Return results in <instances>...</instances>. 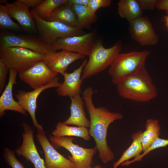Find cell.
I'll return each instance as SVG.
<instances>
[{
	"mask_svg": "<svg viewBox=\"0 0 168 168\" xmlns=\"http://www.w3.org/2000/svg\"><path fill=\"white\" fill-rule=\"evenodd\" d=\"M150 53L149 50H144L119 54L108 71L113 84L116 85L145 67L146 61Z\"/></svg>",
	"mask_w": 168,
	"mask_h": 168,
	"instance_id": "3957f363",
	"label": "cell"
},
{
	"mask_svg": "<svg viewBox=\"0 0 168 168\" xmlns=\"http://www.w3.org/2000/svg\"><path fill=\"white\" fill-rule=\"evenodd\" d=\"M163 21L164 22L168 30V11H166V15L163 18Z\"/></svg>",
	"mask_w": 168,
	"mask_h": 168,
	"instance_id": "e575fe53",
	"label": "cell"
},
{
	"mask_svg": "<svg viewBox=\"0 0 168 168\" xmlns=\"http://www.w3.org/2000/svg\"><path fill=\"white\" fill-rule=\"evenodd\" d=\"M45 20L58 22L71 27L78 28L75 12L72 7L68 4L56 8Z\"/></svg>",
	"mask_w": 168,
	"mask_h": 168,
	"instance_id": "ffe728a7",
	"label": "cell"
},
{
	"mask_svg": "<svg viewBox=\"0 0 168 168\" xmlns=\"http://www.w3.org/2000/svg\"><path fill=\"white\" fill-rule=\"evenodd\" d=\"M5 5L11 17L16 21L23 30L29 32L37 30L35 21L26 4L20 0H17Z\"/></svg>",
	"mask_w": 168,
	"mask_h": 168,
	"instance_id": "e0dca14e",
	"label": "cell"
},
{
	"mask_svg": "<svg viewBox=\"0 0 168 168\" xmlns=\"http://www.w3.org/2000/svg\"><path fill=\"white\" fill-rule=\"evenodd\" d=\"M52 134L56 137H76L86 141L91 139L87 128L69 126L63 122H58Z\"/></svg>",
	"mask_w": 168,
	"mask_h": 168,
	"instance_id": "7402d4cb",
	"label": "cell"
},
{
	"mask_svg": "<svg viewBox=\"0 0 168 168\" xmlns=\"http://www.w3.org/2000/svg\"><path fill=\"white\" fill-rule=\"evenodd\" d=\"M120 41L116 42L111 47L105 48L101 41L95 42L89 58L82 72L83 80L95 75L110 67L121 49Z\"/></svg>",
	"mask_w": 168,
	"mask_h": 168,
	"instance_id": "277c9868",
	"label": "cell"
},
{
	"mask_svg": "<svg viewBox=\"0 0 168 168\" xmlns=\"http://www.w3.org/2000/svg\"><path fill=\"white\" fill-rule=\"evenodd\" d=\"M145 127L146 130L143 132L142 139L143 152L159 138L160 129L158 121L157 119H148Z\"/></svg>",
	"mask_w": 168,
	"mask_h": 168,
	"instance_id": "cb8c5ba5",
	"label": "cell"
},
{
	"mask_svg": "<svg viewBox=\"0 0 168 168\" xmlns=\"http://www.w3.org/2000/svg\"><path fill=\"white\" fill-rule=\"evenodd\" d=\"M61 83L58 77L52 81L38 88L31 91H27L20 90L15 96L20 105L27 112L31 118L33 125L37 132H43L42 126L38 123L35 117V111L37 108V100L40 93L44 90L53 87H58Z\"/></svg>",
	"mask_w": 168,
	"mask_h": 168,
	"instance_id": "9c48e42d",
	"label": "cell"
},
{
	"mask_svg": "<svg viewBox=\"0 0 168 168\" xmlns=\"http://www.w3.org/2000/svg\"><path fill=\"white\" fill-rule=\"evenodd\" d=\"M74 11L77 22L78 28L82 29L88 28L97 19L96 14L92 13L87 6H70Z\"/></svg>",
	"mask_w": 168,
	"mask_h": 168,
	"instance_id": "d4e9b609",
	"label": "cell"
},
{
	"mask_svg": "<svg viewBox=\"0 0 168 168\" xmlns=\"http://www.w3.org/2000/svg\"><path fill=\"white\" fill-rule=\"evenodd\" d=\"M129 31L132 39L142 46L154 45L158 42V36L147 16H142L129 22Z\"/></svg>",
	"mask_w": 168,
	"mask_h": 168,
	"instance_id": "30bf717a",
	"label": "cell"
},
{
	"mask_svg": "<svg viewBox=\"0 0 168 168\" xmlns=\"http://www.w3.org/2000/svg\"><path fill=\"white\" fill-rule=\"evenodd\" d=\"M9 77L8 83L0 97V117H2L7 110L14 111L23 115L26 111L14 100L12 95L13 86L16 84V77L18 72L13 70H9Z\"/></svg>",
	"mask_w": 168,
	"mask_h": 168,
	"instance_id": "ac0fdd59",
	"label": "cell"
},
{
	"mask_svg": "<svg viewBox=\"0 0 168 168\" xmlns=\"http://www.w3.org/2000/svg\"><path fill=\"white\" fill-rule=\"evenodd\" d=\"M143 10H153L156 7L158 0H137Z\"/></svg>",
	"mask_w": 168,
	"mask_h": 168,
	"instance_id": "4dcf8cb0",
	"label": "cell"
},
{
	"mask_svg": "<svg viewBox=\"0 0 168 168\" xmlns=\"http://www.w3.org/2000/svg\"><path fill=\"white\" fill-rule=\"evenodd\" d=\"M0 47H19L44 54L55 52L57 50L54 45L47 44L42 39L7 32L0 33Z\"/></svg>",
	"mask_w": 168,
	"mask_h": 168,
	"instance_id": "ba28073f",
	"label": "cell"
},
{
	"mask_svg": "<svg viewBox=\"0 0 168 168\" xmlns=\"http://www.w3.org/2000/svg\"><path fill=\"white\" fill-rule=\"evenodd\" d=\"M70 115L63 122L67 125L88 128L90 121L86 118L84 110L85 103L82 97L78 94L70 97Z\"/></svg>",
	"mask_w": 168,
	"mask_h": 168,
	"instance_id": "d6986e66",
	"label": "cell"
},
{
	"mask_svg": "<svg viewBox=\"0 0 168 168\" xmlns=\"http://www.w3.org/2000/svg\"><path fill=\"white\" fill-rule=\"evenodd\" d=\"M93 87L88 86L83 91L82 98L90 116L89 135L95 141L99 158L103 163L106 164L114 157V152L107 143V130L111 123L122 119L123 115L119 112L111 111L104 107H96L93 101Z\"/></svg>",
	"mask_w": 168,
	"mask_h": 168,
	"instance_id": "6da1fadb",
	"label": "cell"
},
{
	"mask_svg": "<svg viewBox=\"0 0 168 168\" xmlns=\"http://www.w3.org/2000/svg\"><path fill=\"white\" fill-rule=\"evenodd\" d=\"M68 3V0H45L33 9L37 15L45 20L56 8Z\"/></svg>",
	"mask_w": 168,
	"mask_h": 168,
	"instance_id": "484cf974",
	"label": "cell"
},
{
	"mask_svg": "<svg viewBox=\"0 0 168 168\" xmlns=\"http://www.w3.org/2000/svg\"><path fill=\"white\" fill-rule=\"evenodd\" d=\"M116 86L121 97L137 102L149 101L157 96V88L145 67Z\"/></svg>",
	"mask_w": 168,
	"mask_h": 168,
	"instance_id": "7a4b0ae2",
	"label": "cell"
},
{
	"mask_svg": "<svg viewBox=\"0 0 168 168\" xmlns=\"http://www.w3.org/2000/svg\"><path fill=\"white\" fill-rule=\"evenodd\" d=\"M7 0H0V2L1 4H2L3 3H5V5L6 4L7 2Z\"/></svg>",
	"mask_w": 168,
	"mask_h": 168,
	"instance_id": "d590c367",
	"label": "cell"
},
{
	"mask_svg": "<svg viewBox=\"0 0 168 168\" xmlns=\"http://www.w3.org/2000/svg\"><path fill=\"white\" fill-rule=\"evenodd\" d=\"M94 35L90 32L82 35L59 39L54 46L57 50L62 49L89 56L93 45Z\"/></svg>",
	"mask_w": 168,
	"mask_h": 168,
	"instance_id": "7c38bea8",
	"label": "cell"
},
{
	"mask_svg": "<svg viewBox=\"0 0 168 168\" xmlns=\"http://www.w3.org/2000/svg\"><path fill=\"white\" fill-rule=\"evenodd\" d=\"M45 54L19 47H0V57L9 70L18 73L29 69Z\"/></svg>",
	"mask_w": 168,
	"mask_h": 168,
	"instance_id": "5b68a950",
	"label": "cell"
},
{
	"mask_svg": "<svg viewBox=\"0 0 168 168\" xmlns=\"http://www.w3.org/2000/svg\"><path fill=\"white\" fill-rule=\"evenodd\" d=\"M37 30L42 40L47 44L54 45L59 39L64 38L83 34L82 29L69 26L57 21H48L39 17L32 9Z\"/></svg>",
	"mask_w": 168,
	"mask_h": 168,
	"instance_id": "8992f818",
	"label": "cell"
},
{
	"mask_svg": "<svg viewBox=\"0 0 168 168\" xmlns=\"http://www.w3.org/2000/svg\"><path fill=\"white\" fill-rule=\"evenodd\" d=\"M156 7L159 10L168 11V0H158Z\"/></svg>",
	"mask_w": 168,
	"mask_h": 168,
	"instance_id": "836d02e7",
	"label": "cell"
},
{
	"mask_svg": "<svg viewBox=\"0 0 168 168\" xmlns=\"http://www.w3.org/2000/svg\"><path fill=\"white\" fill-rule=\"evenodd\" d=\"M143 11L137 0H119L118 3L119 15L129 22L142 16Z\"/></svg>",
	"mask_w": 168,
	"mask_h": 168,
	"instance_id": "44dd1931",
	"label": "cell"
},
{
	"mask_svg": "<svg viewBox=\"0 0 168 168\" xmlns=\"http://www.w3.org/2000/svg\"><path fill=\"white\" fill-rule=\"evenodd\" d=\"M85 57L79 54L62 50L58 52L45 54L42 60L51 70L63 75L70 64Z\"/></svg>",
	"mask_w": 168,
	"mask_h": 168,
	"instance_id": "9a60e30c",
	"label": "cell"
},
{
	"mask_svg": "<svg viewBox=\"0 0 168 168\" xmlns=\"http://www.w3.org/2000/svg\"><path fill=\"white\" fill-rule=\"evenodd\" d=\"M3 155L7 164L12 168H25L22 163L16 157L15 152L12 150L5 148Z\"/></svg>",
	"mask_w": 168,
	"mask_h": 168,
	"instance_id": "83f0119b",
	"label": "cell"
},
{
	"mask_svg": "<svg viewBox=\"0 0 168 168\" xmlns=\"http://www.w3.org/2000/svg\"><path fill=\"white\" fill-rule=\"evenodd\" d=\"M89 0H68V4L70 6L79 5L87 6Z\"/></svg>",
	"mask_w": 168,
	"mask_h": 168,
	"instance_id": "d6a6232c",
	"label": "cell"
},
{
	"mask_svg": "<svg viewBox=\"0 0 168 168\" xmlns=\"http://www.w3.org/2000/svg\"><path fill=\"white\" fill-rule=\"evenodd\" d=\"M73 140L72 137L54 136H50L49 139L55 149L63 147L70 153L71 156H68V158L74 168H91L93 157L97 151L96 147L84 148L73 143Z\"/></svg>",
	"mask_w": 168,
	"mask_h": 168,
	"instance_id": "52a82bcc",
	"label": "cell"
},
{
	"mask_svg": "<svg viewBox=\"0 0 168 168\" xmlns=\"http://www.w3.org/2000/svg\"><path fill=\"white\" fill-rule=\"evenodd\" d=\"M57 74L41 60L27 70L19 72L18 76L21 80L35 89L52 81Z\"/></svg>",
	"mask_w": 168,
	"mask_h": 168,
	"instance_id": "8fae6325",
	"label": "cell"
},
{
	"mask_svg": "<svg viewBox=\"0 0 168 168\" xmlns=\"http://www.w3.org/2000/svg\"><path fill=\"white\" fill-rule=\"evenodd\" d=\"M141 131L133 134L132 136L133 142L129 147L124 151L120 158L113 164V168H117L121 164L128 160L137 157L143 152V147L142 143V136Z\"/></svg>",
	"mask_w": 168,
	"mask_h": 168,
	"instance_id": "603a6c76",
	"label": "cell"
},
{
	"mask_svg": "<svg viewBox=\"0 0 168 168\" xmlns=\"http://www.w3.org/2000/svg\"><path fill=\"white\" fill-rule=\"evenodd\" d=\"M101 166L100 165H97L94 168H101Z\"/></svg>",
	"mask_w": 168,
	"mask_h": 168,
	"instance_id": "8d00e7d4",
	"label": "cell"
},
{
	"mask_svg": "<svg viewBox=\"0 0 168 168\" xmlns=\"http://www.w3.org/2000/svg\"><path fill=\"white\" fill-rule=\"evenodd\" d=\"M87 61L85 60L81 65L72 72L68 73L66 72L63 74L64 81L57 89L58 95L70 97L80 95L83 81L81 75Z\"/></svg>",
	"mask_w": 168,
	"mask_h": 168,
	"instance_id": "2e32d148",
	"label": "cell"
},
{
	"mask_svg": "<svg viewBox=\"0 0 168 168\" xmlns=\"http://www.w3.org/2000/svg\"><path fill=\"white\" fill-rule=\"evenodd\" d=\"M9 70L8 67L2 61L0 58V92L2 93L5 89L6 81L7 79L8 71Z\"/></svg>",
	"mask_w": 168,
	"mask_h": 168,
	"instance_id": "f546056e",
	"label": "cell"
},
{
	"mask_svg": "<svg viewBox=\"0 0 168 168\" xmlns=\"http://www.w3.org/2000/svg\"><path fill=\"white\" fill-rule=\"evenodd\" d=\"M24 131L22 142L21 146L16 149L17 154L30 161L35 168H46L44 160L40 156L35 146L34 138V130L28 124L23 123Z\"/></svg>",
	"mask_w": 168,
	"mask_h": 168,
	"instance_id": "4fadbf2b",
	"label": "cell"
},
{
	"mask_svg": "<svg viewBox=\"0 0 168 168\" xmlns=\"http://www.w3.org/2000/svg\"><path fill=\"white\" fill-rule=\"evenodd\" d=\"M36 137L45 156L46 168H74L70 161L59 153L47 138L45 132H37Z\"/></svg>",
	"mask_w": 168,
	"mask_h": 168,
	"instance_id": "5bb4252c",
	"label": "cell"
},
{
	"mask_svg": "<svg viewBox=\"0 0 168 168\" xmlns=\"http://www.w3.org/2000/svg\"><path fill=\"white\" fill-rule=\"evenodd\" d=\"M22 2L26 4L29 7L34 8L40 4L43 0H20Z\"/></svg>",
	"mask_w": 168,
	"mask_h": 168,
	"instance_id": "1f68e13d",
	"label": "cell"
},
{
	"mask_svg": "<svg viewBox=\"0 0 168 168\" xmlns=\"http://www.w3.org/2000/svg\"><path fill=\"white\" fill-rule=\"evenodd\" d=\"M111 2V0H89L87 7L92 13L96 14L99 9L109 6Z\"/></svg>",
	"mask_w": 168,
	"mask_h": 168,
	"instance_id": "f1b7e54d",
	"label": "cell"
},
{
	"mask_svg": "<svg viewBox=\"0 0 168 168\" xmlns=\"http://www.w3.org/2000/svg\"><path fill=\"white\" fill-rule=\"evenodd\" d=\"M0 28L13 31H20L21 29L19 25L12 20L5 4H0Z\"/></svg>",
	"mask_w": 168,
	"mask_h": 168,
	"instance_id": "4316f807",
	"label": "cell"
}]
</instances>
